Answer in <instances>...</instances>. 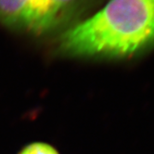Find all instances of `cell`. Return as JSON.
<instances>
[{
    "label": "cell",
    "mask_w": 154,
    "mask_h": 154,
    "mask_svg": "<svg viewBox=\"0 0 154 154\" xmlns=\"http://www.w3.org/2000/svg\"><path fill=\"white\" fill-rule=\"evenodd\" d=\"M154 43V0H109L66 30L60 49L75 57H127Z\"/></svg>",
    "instance_id": "obj_1"
},
{
    "label": "cell",
    "mask_w": 154,
    "mask_h": 154,
    "mask_svg": "<svg viewBox=\"0 0 154 154\" xmlns=\"http://www.w3.org/2000/svg\"><path fill=\"white\" fill-rule=\"evenodd\" d=\"M76 0H34L28 30L41 35L56 27Z\"/></svg>",
    "instance_id": "obj_2"
},
{
    "label": "cell",
    "mask_w": 154,
    "mask_h": 154,
    "mask_svg": "<svg viewBox=\"0 0 154 154\" xmlns=\"http://www.w3.org/2000/svg\"><path fill=\"white\" fill-rule=\"evenodd\" d=\"M34 0H0V20L8 26L28 30Z\"/></svg>",
    "instance_id": "obj_3"
},
{
    "label": "cell",
    "mask_w": 154,
    "mask_h": 154,
    "mask_svg": "<svg viewBox=\"0 0 154 154\" xmlns=\"http://www.w3.org/2000/svg\"><path fill=\"white\" fill-rule=\"evenodd\" d=\"M19 154H59V152L48 144L36 142L26 146Z\"/></svg>",
    "instance_id": "obj_4"
}]
</instances>
